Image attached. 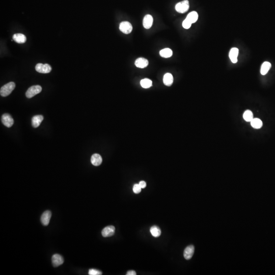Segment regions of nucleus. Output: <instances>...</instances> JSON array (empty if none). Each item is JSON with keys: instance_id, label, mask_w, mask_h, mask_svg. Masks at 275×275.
<instances>
[{"instance_id": "1", "label": "nucleus", "mask_w": 275, "mask_h": 275, "mask_svg": "<svg viewBox=\"0 0 275 275\" xmlns=\"http://www.w3.org/2000/svg\"><path fill=\"white\" fill-rule=\"evenodd\" d=\"M16 87V84L14 82H9L2 87L0 90L1 95L3 97H7L11 94L12 91Z\"/></svg>"}, {"instance_id": "2", "label": "nucleus", "mask_w": 275, "mask_h": 275, "mask_svg": "<svg viewBox=\"0 0 275 275\" xmlns=\"http://www.w3.org/2000/svg\"><path fill=\"white\" fill-rule=\"evenodd\" d=\"M190 5L189 2L187 0H184L183 1L180 2L178 3L175 6V9L176 11L180 13H184L189 10Z\"/></svg>"}, {"instance_id": "3", "label": "nucleus", "mask_w": 275, "mask_h": 275, "mask_svg": "<svg viewBox=\"0 0 275 275\" xmlns=\"http://www.w3.org/2000/svg\"><path fill=\"white\" fill-rule=\"evenodd\" d=\"M42 90V88L40 86L35 85L30 87L26 93V95L28 98H31L40 93Z\"/></svg>"}, {"instance_id": "4", "label": "nucleus", "mask_w": 275, "mask_h": 275, "mask_svg": "<svg viewBox=\"0 0 275 275\" xmlns=\"http://www.w3.org/2000/svg\"><path fill=\"white\" fill-rule=\"evenodd\" d=\"M35 69L38 73H48L52 70V67L48 64H43L42 63H38L35 66Z\"/></svg>"}, {"instance_id": "5", "label": "nucleus", "mask_w": 275, "mask_h": 275, "mask_svg": "<svg viewBox=\"0 0 275 275\" xmlns=\"http://www.w3.org/2000/svg\"><path fill=\"white\" fill-rule=\"evenodd\" d=\"M119 29L123 33L129 34L133 30V27L130 22L128 21H122L120 24Z\"/></svg>"}, {"instance_id": "6", "label": "nucleus", "mask_w": 275, "mask_h": 275, "mask_svg": "<svg viewBox=\"0 0 275 275\" xmlns=\"http://www.w3.org/2000/svg\"><path fill=\"white\" fill-rule=\"evenodd\" d=\"M2 122L5 126L11 127L14 123V120L10 115L6 113L2 116Z\"/></svg>"}, {"instance_id": "7", "label": "nucleus", "mask_w": 275, "mask_h": 275, "mask_svg": "<svg viewBox=\"0 0 275 275\" xmlns=\"http://www.w3.org/2000/svg\"><path fill=\"white\" fill-rule=\"evenodd\" d=\"M52 261L54 267L56 268L63 264L64 259L61 255L58 254H55L52 256Z\"/></svg>"}, {"instance_id": "8", "label": "nucleus", "mask_w": 275, "mask_h": 275, "mask_svg": "<svg viewBox=\"0 0 275 275\" xmlns=\"http://www.w3.org/2000/svg\"><path fill=\"white\" fill-rule=\"evenodd\" d=\"M52 216V212L50 211H46L42 214L41 216V222L44 226H48L50 222V218Z\"/></svg>"}, {"instance_id": "9", "label": "nucleus", "mask_w": 275, "mask_h": 275, "mask_svg": "<svg viewBox=\"0 0 275 275\" xmlns=\"http://www.w3.org/2000/svg\"><path fill=\"white\" fill-rule=\"evenodd\" d=\"M115 232V227L114 226H109L103 228L102 232V235L104 237H110L114 235Z\"/></svg>"}, {"instance_id": "10", "label": "nucleus", "mask_w": 275, "mask_h": 275, "mask_svg": "<svg viewBox=\"0 0 275 275\" xmlns=\"http://www.w3.org/2000/svg\"><path fill=\"white\" fill-rule=\"evenodd\" d=\"M195 248L193 245H190L185 249L183 253L184 258L187 260H190L193 257L194 253Z\"/></svg>"}, {"instance_id": "11", "label": "nucleus", "mask_w": 275, "mask_h": 275, "mask_svg": "<svg viewBox=\"0 0 275 275\" xmlns=\"http://www.w3.org/2000/svg\"><path fill=\"white\" fill-rule=\"evenodd\" d=\"M153 21H154V19L152 16L150 14H147L144 17L143 21V27L146 29H149L152 26Z\"/></svg>"}, {"instance_id": "12", "label": "nucleus", "mask_w": 275, "mask_h": 275, "mask_svg": "<svg viewBox=\"0 0 275 275\" xmlns=\"http://www.w3.org/2000/svg\"><path fill=\"white\" fill-rule=\"evenodd\" d=\"M149 62L145 58H139L135 60V64L136 67L140 68V69H144L148 66Z\"/></svg>"}, {"instance_id": "13", "label": "nucleus", "mask_w": 275, "mask_h": 275, "mask_svg": "<svg viewBox=\"0 0 275 275\" xmlns=\"http://www.w3.org/2000/svg\"><path fill=\"white\" fill-rule=\"evenodd\" d=\"M239 52V49L237 48H233L231 49L230 51L229 52V58L232 63H237Z\"/></svg>"}, {"instance_id": "14", "label": "nucleus", "mask_w": 275, "mask_h": 275, "mask_svg": "<svg viewBox=\"0 0 275 275\" xmlns=\"http://www.w3.org/2000/svg\"><path fill=\"white\" fill-rule=\"evenodd\" d=\"M102 158L99 154H94L91 158V162L92 165L95 166H98L102 163Z\"/></svg>"}, {"instance_id": "15", "label": "nucleus", "mask_w": 275, "mask_h": 275, "mask_svg": "<svg viewBox=\"0 0 275 275\" xmlns=\"http://www.w3.org/2000/svg\"><path fill=\"white\" fill-rule=\"evenodd\" d=\"M12 38L14 41L18 43H24L27 40L25 35L22 34H16L13 36Z\"/></svg>"}, {"instance_id": "16", "label": "nucleus", "mask_w": 275, "mask_h": 275, "mask_svg": "<svg viewBox=\"0 0 275 275\" xmlns=\"http://www.w3.org/2000/svg\"><path fill=\"white\" fill-rule=\"evenodd\" d=\"M43 120V117L42 115H36L34 116L32 119V124L34 127H38Z\"/></svg>"}, {"instance_id": "17", "label": "nucleus", "mask_w": 275, "mask_h": 275, "mask_svg": "<svg viewBox=\"0 0 275 275\" xmlns=\"http://www.w3.org/2000/svg\"><path fill=\"white\" fill-rule=\"evenodd\" d=\"M163 82L165 85L170 86L173 82V77L170 73H167L164 75L163 78Z\"/></svg>"}, {"instance_id": "18", "label": "nucleus", "mask_w": 275, "mask_h": 275, "mask_svg": "<svg viewBox=\"0 0 275 275\" xmlns=\"http://www.w3.org/2000/svg\"><path fill=\"white\" fill-rule=\"evenodd\" d=\"M198 18V14L196 11H192L191 12H190L186 17V19H187L189 21L191 22L192 24L196 22Z\"/></svg>"}, {"instance_id": "19", "label": "nucleus", "mask_w": 275, "mask_h": 275, "mask_svg": "<svg viewBox=\"0 0 275 275\" xmlns=\"http://www.w3.org/2000/svg\"><path fill=\"white\" fill-rule=\"evenodd\" d=\"M271 64L268 62H264L261 65L260 73L262 75H265L268 73L271 67Z\"/></svg>"}, {"instance_id": "20", "label": "nucleus", "mask_w": 275, "mask_h": 275, "mask_svg": "<svg viewBox=\"0 0 275 275\" xmlns=\"http://www.w3.org/2000/svg\"><path fill=\"white\" fill-rule=\"evenodd\" d=\"M159 54H160V56L162 57L168 58L171 57L172 56L173 52H172V50L170 49L166 48V49H164L161 50L159 52Z\"/></svg>"}, {"instance_id": "21", "label": "nucleus", "mask_w": 275, "mask_h": 275, "mask_svg": "<svg viewBox=\"0 0 275 275\" xmlns=\"http://www.w3.org/2000/svg\"><path fill=\"white\" fill-rule=\"evenodd\" d=\"M251 124L253 128L259 129L263 126V122L258 118H253L251 121Z\"/></svg>"}, {"instance_id": "22", "label": "nucleus", "mask_w": 275, "mask_h": 275, "mask_svg": "<svg viewBox=\"0 0 275 275\" xmlns=\"http://www.w3.org/2000/svg\"><path fill=\"white\" fill-rule=\"evenodd\" d=\"M150 231L152 235V236L155 237H159L161 235V229H159V227L157 226H154L151 227L150 229Z\"/></svg>"}, {"instance_id": "23", "label": "nucleus", "mask_w": 275, "mask_h": 275, "mask_svg": "<svg viewBox=\"0 0 275 275\" xmlns=\"http://www.w3.org/2000/svg\"><path fill=\"white\" fill-rule=\"evenodd\" d=\"M141 86L143 88H149L150 87L152 86V82L151 80L148 79V78H144L141 80L140 82Z\"/></svg>"}, {"instance_id": "24", "label": "nucleus", "mask_w": 275, "mask_h": 275, "mask_svg": "<svg viewBox=\"0 0 275 275\" xmlns=\"http://www.w3.org/2000/svg\"><path fill=\"white\" fill-rule=\"evenodd\" d=\"M243 118L247 122H251L253 119V114L250 110H247L243 115Z\"/></svg>"}, {"instance_id": "25", "label": "nucleus", "mask_w": 275, "mask_h": 275, "mask_svg": "<svg viewBox=\"0 0 275 275\" xmlns=\"http://www.w3.org/2000/svg\"><path fill=\"white\" fill-rule=\"evenodd\" d=\"M88 274L89 275H102V273L96 269H90Z\"/></svg>"}, {"instance_id": "26", "label": "nucleus", "mask_w": 275, "mask_h": 275, "mask_svg": "<svg viewBox=\"0 0 275 275\" xmlns=\"http://www.w3.org/2000/svg\"><path fill=\"white\" fill-rule=\"evenodd\" d=\"M192 23L191 22L189 21L187 19H185V20L183 21V27L184 28V29H188L190 27H191Z\"/></svg>"}, {"instance_id": "27", "label": "nucleus", "mask_w": 275, "mask_h": 275, "mask_svg": "<svg viewBox=\"0 0 275 275\" xmlns=\"http://www.w3.org/2000/svg\"><path fill=\"white\" fill-rule=\"evenodd\" d=\"M141 188L139 184H135L133 187V191L135 194H139L141 192Z\"/></svg>"}, {"instance_id": "28", "label": "nucleus", "mask_w": 275, "mask_h": 275, "mask_svg": "<svg viewBox=\"0 0 275 275\" xmlns=\"http://www.w3.org/2000/svg\"><path fill=\"white\" fill-rule=\"evenodd\" d=\"M139 184L142 189H144L146 187V183L144 181H141V182L139 183Z\"/></svg>"}, {"instance_id": "29", "label": "nucleus", "mask_w": 275, "mask_h": 275, "mask_svg": "<svg viewBox=\"0 0 275 275\" xmlns=\"http://www.w3.org/2000/svg\"><path fill=\"white\" fill-rule=\"evenodd\" d=\"M136 274H136L135 271H133V270L128 271L126 273V275H135Z\"/></svg>"}]
</instances>
